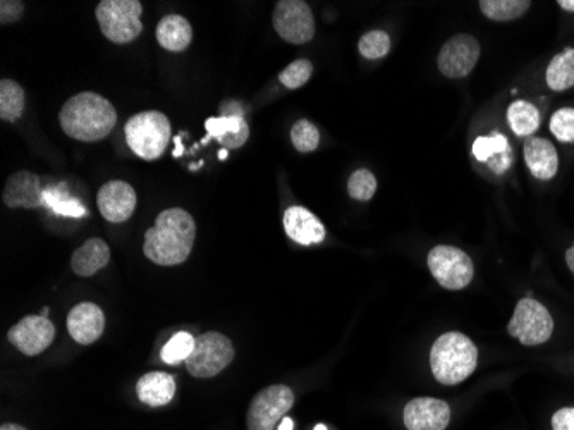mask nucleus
Segmentation results:
<instances>
[{"instance_id": "f257e3e1", "label": "nucleus", "mask_w": 574, "mask_h": 430, "mask_svg": "<svg viewBox=\"0 0 574 430\" xmlns=\"http://www.w3.org/2000/svg\"><path fill=\"white\" fill-rule=\"evenodd\" d=\"M196 224L190 212L184 209H167L160 212L155 226L145 233L143 252L153 264H183L190 257L195 245Z\"/></svg>"}, {"instance_id": "f03ea898", "label": "nucleus", "mask_w": 574, "mask_h": 430, "mask_svg": "<svg viewBox=\"0 0 574 430\" xmlns=\"http://www.w3.org/2000/svg\"><path fill=\"white\" fill-rule=\"evenodd\" d=\"M66 135L78 142L93 143L104 140L117 123L114 105L102 95L83 92L74 95L62 105L59 114Z\"/></svg>"}, {"instance_id": "7ed1b4c3", "label": "nucleus", "mask_w": 574, "mask_h": 430, "mask_svg": "<svg viewBox=\"0 0 574 430\" xmlns=\"http://www.w3.org/2000/svg\"><path fill=\"white\" fill-rule=\"evenodd\" d=\"M477 363V346L461 332L442 334L430 351L432 374L444 386L466 381L477 369Z\"/></svg>"}, {"instance_id": "20e7f679", "label": "nucleus", "mask_w": 574, "mask_h": 430, "mask_svg": "<svg viewBox=\"0 0 574 430\" xmlns=\"http://www.w3.org/2000/svg\"><path fill=\"white\" fill-rule=\"evenodd\" d=\"M124 133L129 148L138 157L157 160L171 142V123L162 112H140L129 119Z\"/></svg>"}, {"instance_id": "39448f33", "label": "nucleus", "mask_w": 574, "mask_h": 430, "mask_svg": "<svg viewBox=\"0 0 574 430\" xmlns=\"http://www.w3.org/2000/svg\"><path fill=\"white\" fill-rule=\"evenodd\" d=\"M143 6L140 0H102L95 9L98 25L110 42H133L143 31L141 23Z\"/></svg>"}, {"instance_id": "423d86ee", "label": "nucleus", "mask_w": 574, "mask_h": 430, "mask_svg": "<svg viewBox=\"0 0 574 430\" xmlns=\"http://www.w3.org/2000/svg\"><path fill=\"white\" fill-rule=\"evenodd\" d=\"M234 360L231 339L220 332H205L195 338V350L186 360V369L196 379H210Z\"/></svg>"}, {"instance_id": "0eeeda50", "label": "nucleus", "mask_w": 574, "mask_h": 430, "mask_svg": "<svg viewBox=\"0 0 574 430\" xmlns=\"http://www.w3.org/2000/svg\"><path fill=\"white\" fill-rule=\"evenodd\" d=\"M507 331L525 346H538L549 341L554 331V320L542 303L533 298H523L514 308Z\"/></svg>"}, {"instance_id": "6e6552de", "label": "nucleus", "mask_w": 574, "mask_h": 430, "mask_svg": "<svg viewBox=\"0 0 574 430\" xmlns=\"http://www.w3.org/2000/svg\"><path fill=\"white\" fill-rule=\"evenodd\" d=\"M293 405L294 394L289 387L282 384L265 387L251 400L246 413L248 430H274Z\"/></svg>"}, {"instance_id": "1a4fd4ad", "label": "nucleus", "mask_w": 574, "mask_h": 430, "mask_svg": "<svg viewBox=\"0 0 574 430\" xmlns=\"http://www.w3.org/2000/svg\"><path fill=\"white\" fill-rule=\"evenodd\" d=\"M428 269L442 288L459 291L465 289L473 279L475 269L468 253L454 246H435L428 253Z\"/></svg>"}, {"instance_id": "9d476101", "label": "nucleus", "mask_w": 574, "mask_h": 430, "mask_svg": "<svg viewBox=\"0 0 574 430\" xmlns=\"http://www.w3.org/2000/svg\"><path fill=\"white\" fill-rule=\"evenodd\" d=\"M274 28L286 42L294 45L308 43L315 35L312 9L303 0H281L275 6Z\"/></svg>"}, {"instance_id": "9b49d317", "label": "nucleus", "mask_w": 574, "mask_h": 430, "mask_svg": "<svg viewBox=\"0 0 574 430\" xmlns=\"http://www.w3.org/2000/svg\"><path fill=\"white\" fill-rule=\"evenodd\" d=\"M480 43L477 38L461 33L449 38L437 57L440 73L446 78H465L477 66Z\"/></svg>"}, {"instance_id": "f8f14e48", "label": "nucleus", "mask_w": 574, "mask_h": 430, "mask_svg": "<svg viewBox=\"0 0 574 430\" xmlns=\"http://www.w3.org/2000/svg\"><path fill=\"white\" fill-rule=\"evenodd\" d=\"M7 338L26 357H37L54 343L55 327L43 315H28L9 329Z\"/></svg>"}, {"instance_id": "ddd939ff", "label": "nucleus", "mask_w": 574, "mask_h": 430, "mask_svg": "<svg viewBox=\"0 0 574 430\" xmlns=\"http://www.w3.org/2000/svg\"><path fill=\"white\" fill-rule=\"evenodd\" d=\"M222 116L208 119V138H215L224 147L236 150L248 142L250 129L238 102H227L220 107Z\"/></svg>"}, {"instance_id": "4468645a", "label": "nucleus", "mask_w": 574, "mask_h": 430, "mask_svg": "<svg viewBox=\"0 0 574 430\" xmlns=\"http://www.w3.org/2000/svg\"><path fill=\"white\" fill-rule=\"evenodd\" d=\"M97 203L105 221L121 224L135 214V188L124 181H110L98 191Z\"/></svg>"}, {"instance_id": "2eb2a0df", "label": "nucleus", "mask_w": 574, "mask_h": 430, "mask_svg": "<svg viewBox=\"0 0 574 430\" xmlns=\"http://www.w3.org/2000/svg\"><path fill=\"white\" fill-rule=\"evenodd\" d=\"M451 408L446 401L416 398L404 406V425L408 430H446Z\"/></svg>"}, {"instance_id": "dca6fc26", "label": "nucleus", "mask_w": 574, "mask_h": 430, "mask_svg": "<svg viewBox=\"0 0 574 430\" xmlns=\"http://www.w3.org/2000/svg\"><path fill=\"white\" fill-rule=\"evenodd\" d=\"M2 202L9 209H38L43 207L40 178L30 171H18L7 178Z\"/></svg>"}, {"instance_id": "f3484780", "label": "nucleus", "mask_w": 574, "mask_h": 430, "mask_svg": "<svg viewBox=\"0 0 574 430\" xmlns=\"http://www.w3.org/2000/svg\"><path fill=\"white\" fill-rule=\"evenodd\" d=\"M105 317L102 308L95 303H80L69 312L68 331L80 344H93L104 334Z\"/></svg>"}, {"instance_id": "a211bd4d", "label": "nucleus", "mask_w": 574, "mask_h": 430, "mask_svg": "<svg viewBox=\"0 0 574 430\" xmlns=\"http://www.w3.org/2000/svg\"><path fill=\"white\" fill-rule=\"evenodd\" d=\"M284 229L291 240L303 246L317 245L325 240V228L305 207H289L284 212Z\"/></svg>"}, {"instance_id": "6ab92c4d", "label": "nucleus", "mask_w": 574, "mask_h": 430, "mask_svg": "<svg viewBox=\"0 0 574 430\" xmlns=\"http://www.w3.org/2000/svg\"><path fill=\"white\" fill-rule=\"evenodd\" d=\"M525 160L535 178L549 181L556 176L559 157L556 147L549 140L530 138L525 143Z\"/></svg>"}, {"instance_id": "aec40b11", "label": "nucleus", "mask_w": 574, "mask_h": 430, "mask_svg": "<svg viewBox=\"0 0 574 430\" xmlns=\"http://www.w3.org/2000/svg\"><path fill=\"white\" fill-rule=\"evenodd\" d=\"M110 262V248L104 240L92 238L80 246L71 258V269L80 277H90L102 271Z\"/></svg>"}, {"instance_id": "412c9836", "label": "nucleus", "mask_w": 574, "mask_h": 430, "mask_svg": "<svg viewBox=\"0 0 574 430\" xmlns=\"http://www.w3.org/2000/svg\"><path fill=\"white\" fill-rule=\"evenodd\" d=\"M136 394L141 403L148 406H164L171 403L176 394V381L171 374L150 372L136 384Z\"/></svg>"}, {"instance_id": "4be33fe9", "label": "nucleus", "mask_w": 574, "mask_h": 430, "mask_svg": "<svg viewBox=\"0 0 574 430\" xmlns=\"http://www.w3.org/2000/svg\"><path fill=\"white\" fill-rule=\"evenodd\" d=\"M191 40H193V28L188 19L179 14H169L160 19L157 26V42L162 49L169 52H184L190 47Z\"/></svg>"}, {"instance_id": "5701e85b", "label": "nucleus", "mask_w": 574, "mask_h": 430, "mask_svg": "<svg viewBox=\"0 0 574 430\" xmlns=\"http://www.w3.org/2000/svg\"><path fill=\"white\" fill-rule=\"evenodd\" d=\"M545 81L550 90L564 92L574 86V47L562 50L550 61L545 71Z\"/></svg>"}, {"instance_id": "b1692460", "label": "nucleus", "mask_w": 574, "mask_h": 430, "mask_svg": "<svg viewBox=\"0 0 574 430\" xmlns=\"http://www.w3.org/2000/svg\"><path fill=\"white\" fill-rule=\"evenodd\" d=\"M25 90L13 80L0 81V119L16 123L25 112Z\"/></svg>"}, {"instance_id": "393cba45", "label": "nucleus", "mask_w": 574, "mask_h": 430, "mask_svg": "<svg viewBox=\"0 0 574 430\" xmlns=\"http://www.w3.org/2000/svg\"><path fill=\"white\" fill-rule=\"evenodd\" d=\"M507 121L518 136L533 135L540 126V112L526 100H516L507 111Z\"/></svg>"}, {"instance_id": "a878e982", "label": "nucleus", "mask_w": 574, "mask_h": 430, "mask_svg": "<svg viewBox=\"0 0 574 430\" xmlns=\"http://www.w3.org/2000/svg\"><path fill=\"white\" fill-rule=\"evenodd\" d=\"M43 207H47L57 215H68V217H85L86 215L85 207L76 198L71 197L64 186L45 188Z\"/></svg>"}, {"instance_id": "bb28decb", "label": "nucleus", "mask_w": 574, "mask_h": 430, "mask_svg": "<svg viewBox=\"0 0 574 430\" xmlns=\"http://www.w3.org/2000/svg\"><path fill=\"white\" fill-rule=\"evenodd\" d=\"M482 13L492 21H513L530 9V0H480Z\"/></svg>"}, {"instance_id": "cd10ccee", "label": "nucleus", "mask_w": 574, "mask_h": 430, "mask_svg": "<svg viewBox=\"0 0 574 430\" xmlns=\"http://www.w3.org/2000/svg\"><path fill=\"white\" fill-rule=\"evenodd\" d=\"M193 350H195V338L191 336L190 332H178L162 348L160 357L167 365H178V363L186 362Z\"/></svg>"}, {"instance_id": "c85d7f7f", "label": "nucleus", "mask_w": 574, "mask_h": 430, "mask_svg": "<svg viewBox=\"0 0 574 430\" xmlns=\"http://www.w3.org/2000/svg\"><path fill=\"white\" fill-rule=\"evenodd\" d=\"M358 49H360V54L365 59H370V61L382 59L391 50V37L385 31H368L360 38Z\"/></svg>"}, {"instance_id": "c756f323", "label": "nucleus", "mask_w": 574, "mask_h": 430, "mask_svg": "<svg viewBox=\"0 0 574 430\" xmlns=\"http://www.w3.org/2000/svg\"><path fill=\"white\" fill-rule=\"evenodd\" d=\"M291 140H293L294 148L298 152L310 154L313 150H317L318 143H320V133L315 128V124L306 121V119H300L291 129Z\"/></svg>"}, {"instance_id": "7c9ffc66", "label": "nucleus", "mask_w": 574, "mask_h": 430, "mask_svg": "<svg viewBox=\"0 0 574 430\" xmlns=\"http://www.w3.org/2000/svg\"><path fill=\"white\" fill-rule=\"evenodd\" d=\"M507 150H511L507 138L501 133H494L490 136H478L475 143H473V155L475 159L480 162H485L492 159L495 155L504 154Z\"/></svg>"}, {"instance_id": "2f4dec72", "label": "nucleus", "mask_w": 574, "mask_h": 430, "mask_svg": "<svg viewBox=\"0 0 574 430\" xmlns=\"http://www.w3.org/2000/svg\"><path fill=\"white\" fill-rule=\"evenodd\" d=\"M348 191L349 197L360 200V202H368V200H372L375 191H377V179L367 169L355 171L349 178Z\"/></svg>"}, {"instance_id": "473e14b6", "label": "nucleus", "mask_w": 574, "mask_h": 430, "mask_svg": "<svg viewBox=\"0 0 574 430\" xmlns=\"http://www.w3.org/2000/svg\"><path fill=\"white\" fill-rule=\"evenodd\" d=\"M312 74V62L308 61V59H298V61H294L293 64H289V66L279 74V80H281L282 85L289 88V90H296V88L305 85L306 81L312 78Z\"/></svg>"}, {"instance_id": "72a5a7b5", "label": "nucleus", "mask_w": 574, "mask_h": 430, "mask_svg": "<svg viewBox=\"0 0 574 430\" xmlns=\"http://www.w3.org/2000/svg\"><path fill=\"white\" fill-rule=\"evenodd\" d=\"M550 131L559 142H574V109L564 107L561 111H557L550 121Z\"/></svg>"}, {"instance_id": "f704fd0d", "label": "nucleus", "mask_w": 574, "mask_h": 430, "mask_svg": "<svg viewBox=\"0 0 574 430\" xmlns=\"http://www.w3.org/2000/svg\"><path fill=\"white\" fill-rule=\"evenodd\" d=\"M25 11V4L23 2H7L2 0L0 2V23L7 25V23H14L18 21L19 16Z\"/></svg>"}, {"instance_id": "c9c22d12", "label": "nucleus", "mask_w": 574, "mask_h": 430, "mask_svg": "<svg viewBox=\"0 0 574 430\" xmlns=\"http://www.w3.org/2000/svg\"><path fill=\"white\" fill-rule=\"evenodd\" d=\"M554 430H574V408H561L552 417Z\"/></svg>"}, {"instance_id": "e433bc0d", "label": "nucleus", "mask_w": 574, "mask_h": 430, "mask_svg": "<svg viewBox=\"0 0 574 430\" xmlns=\"http://www.w3.org/2000/svg\"><path fill=\"white\" fill-rule=\"evenodd\" d=\"M511 162H513V150H507L504 154L495 155L492 159L487 160V166L497 174H502L509 169Z\"/></svg>"}, {"instance_id": "4c0bfd02", "label": "nucleus", "mask_w": 574, "mask_h": 430, "mask_svg": "<svg viewBox=\"0 0 574 430\" xmlns=\"http://www.w3.org/2000/svg\"><path fill=\"white\" fill-rule=\"evenodd\" d=\"M294 429V422L293 418L284 417L281 420V424H279V429L277 430H293Z\"/></svg>"}, {"instance_id": "58836bf2", "label": "nucleus", "mask_w": 574, "mask_h": 430, "mask_svg": "<svg viewBox=\"0 0 574 430\" xmlns=\"http://www.w3.org/2000/svg\"><path fill=\"white\" fill-rule=\"evenodd\" d=\"M566 264H568L569 269L574 274V245L566 252Z\"/></svg>"}, {"instance_id": "ea45409f", "label": "nucleus", "mask_w": 574, "mask_h": 430, "mask_svg": "<svg viewBox=\"0 0 574 430\" xmlns=\"http://www.w3.org/2000/svg\"><path fill=\"white\" fill-rule=\"evenodd\" d=\"M557 6H561V9H564V11L574 13V0H559Z\"/></svg>"}, {"instance_id": "a19ab883", "label": "nucleus", "mask_w": 574, "mask_h": 430, "mask_svg": "<svg viewBox=\"0 0 574 430\" xmlns=\"http://www.w3.org/2000/svg\"><path fill=\"white\" fill-rule=\"evenodd\" d=\"M0 430H28V429H25V427H21V425L18 424H4L2 425V427H0Z\"/></svg>"}, {"instance_id": "79ce46f5", "label": "nucleus", "mask_w": 574, "mask_h": 430, "mask_svg": "<svg viewBox=\"0 0 574 430\" xmlns=\"http://www.w3.org/2000/svg\"><path fill=\"white\" fill-rule=\"evenodd\" d=\"M313 430H327V427L324 424H318Z\"/></svg>"}, {"instance_id": "37998d69", "label": "nucleus", "mask_w": 574, "mask_h": 430, "mask_svg": "<svg viewBox=\"0 0 574 430\" xmlns=\"http://www.w3.org/2000/svg\"><path fill=\"white\" fill-rule=\"evenodd\" d=\"M226 155H227V150H222V152H220V159H222V160L226 159Z\"/></svg>"}, {"instance_id": "c03bdc74", "label": "nucleus", "mask_w": 574, "mask_h": 430, "mask_svg": "<svg viewBox=\"0 0 574 430\" xmlns=\"http://www.w3.org/2000/svg\"><path fill=\"white\" fill-rule=\"evenodd\" d=\"M40 315H43V317H47V315H49V308H43L42 314Z\"/></svg>"}]
</instances>
